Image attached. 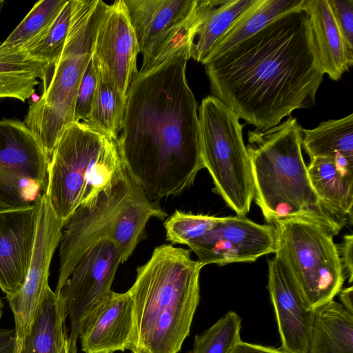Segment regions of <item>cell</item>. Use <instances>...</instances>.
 Here are the masks:
<instances>
[{
  "mask_svg": "<svg viewBox=\"0 0 353 353\" xmlns=\"http://www.w3.org/2000/svg\"><path fill=\"white\" fill-rule=\"evenodd\" d=\"M215 97L260 130L316 104L324 72L302 8L276 19L205 64Z\"/></svg>",
  "mask_w": 353,
  "mask_h": 353,
  "instance_id": "1",
  "label": "cell"
},
{
  "mask_svg": "<svg viewBox=\"0 0 353 353\" xmlns=\"http://www.w3.org/2000/svg\"><path fill=\"white\" fill-rule=\"evenodd\" d=\"M190 48L133 77L116 140L123 163L153 201L175 196L204 168L197 103L185 77Z\"/></svg>",
  "mask_w": 353,
  "mask_h": 353,
  "instance_id": "2",
  "label": "cell"
},
{
  "mask_svg": "<svg viewBox=\"0 0 353 353\" xmlns=\"http://www.w3.org/2000/svg\"><path fill=\"white\" fill-rule=\"evenodd\" d=\"M203 265L190 250L162 245L137 270L128 290L134 305L136 340L131 353H179L190 332L200 301Z\"/></svg>",
  "mask_w": 353,
  "mask_h": 353,
  "instance_id": "3",
  "label": "cell"
},
{
  "mask_svg": "<svg viewBox=\"0 0 353 353\" xmlns=\"http://www.w3.org/2000/svg\"><path fill=\"white\" fill-rule=\"evenodd\" d=\"M301 128L290 115L274 127L248 132L254 199L270 225L304 219L335 236L347 223L325 209L312 186L302 155Z\"/></svg>",
  "mask_w": 353,
  "mask_h": 353,
  "instance_id": "4",
  "label": "cell"
},
{
  "mask_svg": "<svg viewBox=\"0 0 353 353\" xmlns=\"http://www.w3.org/2000/svg\"><path fill=\"white\" fill-rule=\"evenodd\" d=\"M167 216L125 169L109 188L80 205L65 221L59 244L55 292H60L79 261L94 244L103 239L112 241L124 263L141 241L150 219Z\"/></svg>",
  "mask_w": 353,
  "mask_h": 353,
  "instance_id": "5",
  "label": "cell"
},
{
  "mask_svg": "<svg viewBox=\"0 0 353 353\" xmlns=\"http://www.w3.org/2000/svg\"><path fill=\"white\" fill-rule=\"evenodd\" d=\"M108 7L101 0H72L70 24L61 56L50 66L51 77L43 80L40 98L29 105L23 122L49 159L64 128L74 122L77 92Z\"/></svg>",
  "mask_w": 353,
  "mask_h": 353,
  "instance_id": "6",
  "label": "cell"
},
{
  "mask_svg": "<svg viewBox=\"0 0 353 353\" xmlns=\"http://www.w3.org/2000/svg\"><path fill=\"white\" fill-rule=\"evenodd\" d=\"M125 170L115 139L83 122L70 123L60 136L48 167L46 194L54 214L65 221Z\"/></svg>",
  "mask_w": 353,
  "mask_h": 353,
  "instance_id": "7",
  "label": "cell"
},
{
  "mask_svg": "<svg viewBox=\"0 0 353 353\" xmlns=\"http://www.w3.org/2000/svg\"><path fill=\"white\" fill-rule=\"evenodd\" d=\"M275 228V258L299 290L307 307L316 310L341 290L345 276L334 235L321 225L294 219Z\"/></svg>",
  "mask_w": 353,
  "mask_h": 353,
  "instance_id": "8",
  "label": "cell"
},
{
  "mask_svg": "<svg viewBox=\"0 0 353 353\" xmlns=\"http://www.w3.org/2000/svg\"><path fill=\"white\" fill-rule=\"evenodd\" d=\"M198 119L204 168L212 178L215 191L237 216H245L254 190L240 119L212 95L203 99Z\"/></svg>",
  "mask_w": 353,
  "mask_h": 353,
  "instance_id": "9",
  "label": "cell"
},
{
  "mask_svg": "<svg viewBox=\"0 0 353 353\" xmlns=\"http://www.w3.org/2000/svg\"><path fill=\"white\" fill-rule=\"evenodd\" d=\"M123 1L143 57L139 73L157 67L182 48H190L203 0Z\"/></svg>",
  "mask_w": 353,
  "mask_h": 353,
  "instance_id": "10",
  "label": "cell"
},
{
  "mask_svg": "<svg viewBox=\"0 0 353 353\" xmlns=\"http://www.w3.org/2000/svg\"><path fill=\"white\" fill-rule=\"evenodd\" d=\"M50 159L23 121L0 120V208L37 203L46 193Z\"/></svg>",
  "mask_w": 353,
  "mask_h": 353,
  "instance_id": "11",
  "label": "cell"
},
{
  "mask_svg": "<svg viewBox=\"0 0 353 353\" xmlns=\"http://www.w3.org/2000/svg\"><path fill=\"white\" fill-rule=\"evenodd\" d=\"M121 256L110 239L94 244L81 258L59 292L70 323L69 336L79 338L87 318L112 291L111 286Z\"/></svg>",
  "mask_w": 353,
  "mask_h": 353,
  "instance_id": "12",
  "label": "cell"
},
{
  "mask_svg": "<svg viewBox=\"0 0 353 353\" xmlns=\"http://www.w3.org/2000/svg\"><path fill=\"white\" fill-rule=\"evenodd\" d=\"M64 223L54 214L44 193L39 201L34 248L25 281L17 294L6 297L14 319L17 350L50 288V266Z\"/></svg>",
  "mask_w": 353,
  "mask_h": 353,
  "instance_id": "13",
  "label": "cell"
},
{
  "mask_svg": "<svg viewBox=\"0 0 353 353\" xmlns=\"http://www.w3.org/2000/svg\"><path fill=\"white\" fill-rule=\"evenodd\" d=\"M274 225L256 223L245 216L221 217L219 221L187 245L205 266L254 262L275 250Z\"/></svg>",
  "mask_w": 353,
  "mask_h": 353,
  "instance_id": "14",
  "label": "cell"
},
{
  "mask_svg": "<svg viewBox=\"0 0 353 353\" xmlns=\"http://www.w3.org/2000/svg\"><path fill=\"white\" fill-rule=\"evenodd\" d=\"M139 47L123 0L109 5L99 26L92 61L126 101L133 77L137 73Z\"/></svg>",
  "mask_w": 353,
  "mask_h": 353,
  "instance_id": "15",
  "label": "cell"
},
{
  "mask_svg": "<svg viewBox=\"0 0 353 353\" xmlns=\"http://www.w3.org/2000/svg\"><path fill=\"white\" fill-rule=\"evenodd\" d=\"M39 210V201L26 206L0 208V289L6 297L17 294L25 281L34 248Z\"/></svg>",
  "mask_w": 353,
  "mask_h": 353,
  "instance_id": "16",
  "label": "cell"
},
{
  "mask_svg": "<svg viewBox=\"0 0 353 353\" xmlns=\"http://www.w3.org/2000/svg\"><path fill=\"white\" fill-rule=\"evenodd\" d=\"M79 338L84 353L132 352L136 333L130 291H112L85 321Z\"/></svg>",
  "mask_w": 353,
  "mask_h": 353,
  "instance_id": "17",
  "label": "cell"
},
{
  "mask_svg": "<svg viewBox=\"0 0 353 353\" xmlns=\"http://www.w3.org/2000/svg\"><path fill=\"white\" fill-rule=\"evenodd\" d=\"M281 339L286 353H308L314 310H310L299 290L279 261H268L267 285Z\"/></svg>",
  "mask_w": 353,
  "mask_h": 353,
  "instance_id": "18",
  "label": "cell"
},
{
  "mask_svg": "<svg viewBox=\"0 0 353 353\" xmlns=\"http://www.w3.org/2000/svg\"><path fill=\"white\" fill-rule=\"evenodd\" d=\"M319 59L325 74L338 81L353 63V48L343 39L327 0H304Z\"/></svg>",
  "mask_w": 353,
  "mask_h": 353,
  "instance_id": "19",
  "label": "cell"
},
{
  "mask_svg": "<svg viewBox=\"0 0 353 353\" xmlns=\"http://www.w3.org/2000/svg\"><path fill=\"white\" fill-rule=\"evenodd\" d=\"M307 167L312 186L325 209L351 224L353 172L345 170L334 159L328 157L310 159Z\"/></svg>",
  "mask_w": 353,
  "mask_h": 353,
  "instance_id": "20",
  "label": "cell"
},
{
  "mask_svg": "<svg viewBox=\"0 0 353 353\" xmlns=\"http://www.w3.org/2000/svg\"><path fill=\"white\" fill-rule=\"evenodd\" d=\"M256 0H205L192 34L190 57L205 64L219 39Z\"/></svg>",
  "mask_w": 353,
  "mask_h": 353,
  "instance_id": "21",
  "label": "cell"
},
{
  "mask_svg": "<svg viewBox=\"0 0 353 353\" xmlns=\"http://www.w3.org/2000/svg\"><path fill=\"white\" fill-rule=\"evenodd\" d=\"M67 316L61 294L48 288L17 353H60L68 336L65 328Z\"/></svg>",
  "mask_w": 353,
  "mask_h": 353,
  "instance_id": "22",
  "label": "cell"
},
{
  "mask_svg": "<svg viewBox=\"0 0 353 353\" xmlns=\"http://www.w3.org/2000/svg\"><path fill=\"white\" fill-rule=\"evenodd\" d=\"M301 145L310 159L332 158L353 172V114L322 121L314 129L301 128Z\"/></svg>",
  "mask_w": 353,
  "mask_h": 353,
  "instance_id": "23",
  "label": "cell"
},
{
  "mask_svg": "<svg viewBox=\"0 0 353 353\" xmlns=\"http://www.w3.org/2000/svg\"><path fill=\"white\" fill-rule=\"evenodd\" d=\"M308 353H353V313L334 300L314 310Z\"/></svg>",
  "mask_w": 353,
  "mask_h": 353,
  "instance_id": "24",
  "label": "cell"
},
{
  "mask_svg": "<svg viewBox=\"0 0 353 353\" xmlns=\"http://www.w3.org/2000/svg\"><path fill=\"white\" fill-rule=\"evenodd\" d=\"M48 68L31 58L21 46H0V99L26 101L34 94L38 79L44 78Z\"/></svg>",
  "mask_w": 353,
  "mask_h": 353,
  "instance_id": "25",
  "label": "cell"
},
{
  "mask_svg": "<svg viewBox=\"0 0 353 353\" xmlns=\"http://www.w3.org/2000/svg\"><path fill=\"white\" fill-rule=\"evenodd\" d=\"M304 0H256L216 42L208 61L254 35L279 17L301 9Z\"/></svg>",
  "mask_w": 353,
  "mask_h": 353,
  "instance_id": "26",
  "label": "cell"
},
{
  "mask_svg": "<svg viewBox=\"0 0 353 353\" xmlns=\"http://www.w3.org/2000/svg\"><path fill=\"white\" fill-rule=\"evenodd\" d=\"M97 85L88 120L94 130L117 140L121 130L126 101L110 80L94 65Z\"/></svg>",
  "mask_w": 353,
  "mask_h": 353,
  "instance_id": "27",
  "label": "cell"
},
{
  "mask_svg": "<svg viewBox=\"0 0 353 353\" xmlns=\"http://www.w3.org/2000/svg\"><path fill=\"white\" fill-rule=\"evenodd\" d=\"M72 9V0H68L50 26L31 41L21 46L32 59L53 66L64 47Z\"/></svg>",
  "mask_w": 353,
  "mask_h": 353,
  "instance_id": "28",
  "label": "cell"
},
{
  "mask_svg": "<svg viewBox=\"0 0 353 353\" xmlns=\"http://www.w3.org/2000/svg\"><path fill=\"white\" fill-rule=\"evenodd\" d=\"M241 319L229 311L204 332L194 336L186 353H229L241 339Z\"/></svg>",
  "mask_w": 353,
  "mask_h": 353,
  "instance_id": "29",
  "label": "cell"
},
{
  "mask_svg": "<svg viewBox=\"0 0 353 353\" xmlns=\"http://www.w3.org/2000/svg\"><path fill=\"white\" fill-rule=\"evenodd\" d=\"M68 0L37 1L23 19L1 43L2 47L23 46L42 33L54 21Z\"/></svg>",
  "mask_w": 353,
  "mask_h": 353,
  "instance_id": "30",
  "label": "cell"
},
{
  "mask_svg": "<svg viewBox=\"0 0 353 353\" xmlns=\"http://www.w3.org/2000/svg\"><path fill=\"white\" fill-rule=\"evenodd\" d=\"M221 217L176 210L165 222L166 238L172 244L186 245L211 230Z\"/></svg>",
  "mask_w": 353,
  "mask_h": 353,
  "instance_id": "31",
  "label": "cell"
},
{
  "mask_svg": "<svg viewBox=\"0 0 353 353\" xmlns=\"http://www.w3.org/2000/svg\"><path fill=\"white\" fill-rule=\"evenodd\" d=\"M97 85V73L92 59L83 74L77 92L74 122L85 123L90 115Z\"/></svg>",
  "mask_w": 353,
  "mask_h": 353,
  "instance_id": "32",
  "label": "cell"
},
{
  "mask_svg": "<svg viewBox=\"0 0 353 353\" xmlns=\"http://www.w3.org/2000/svg\"><path fill=\"white\" fill-rule=\"evenodd\" d=\"M327 3L343 39L353 48V0H327Z\"/></svg>",
  "mask_w": 353,
  "mask_h": 353,
  "instance_id": "33",
  "label": "cell"
},
{
  "mask_svg": "<svg viewBox=\"0 0 353 353\" xmlns=\"http://www.w3.org/2000/svg\"><path fill=\"white\" fill-rule=\"evenodd\" d=\"M337 247L345 279L351 284L353 281V235H344L342 243Z\"/></svg>",
  "mask_w": 353,
  "mask_h": 353,
  "instance_id": "34",
  "label": "cell"
},
{
  "mask_svg": "<svg viewBox=\"0 0 353 353\" xmlns=\"http://www.w3.org/2000/svg\"><path fill=\"white\" fill-rule=\"evenodd\" d=\"M229 353H286L281 348L255 344L243 341H239Z\"/></svg>",
  "mask_w": 353,
  "mask_h": 353,
  "instance_id": "35",
  "label": "cell"
},
{
  "mask_svg": "<svg viewBox=\"0 0 353 353\" xmlns=\"http://www.w3.org/2000/svg\"><path fill=\"white\" fill-rule=\"evenodd\" d=\"M0 353H17L14 329L0 328Z\"/></svg>",
  "mask_w": 353,
  "mask_h": 353,
  "instance_id": "36",
  "label": "cell"
},
{
  "mask_svg": "<svg viewBox=\"0 0 353 353\" xmlns=\"http://www.w3.org/2000/svg\"><path fill=\"white\" fill-rule=\"evenodd\" d=\"M341 304L350 312L353 313V287L342 288L339 292Z\"/></svg>",
  "mask_w": 353,
  "mask_h": 353,
  "instance_id": "37",
  "label": "cell"
},
{
  "mask_svg": "<svg viewBox=\"0 0 353 353\" xmlns=\"http://www.w3.org/2000/svg\"><path fill=\"white\" fill-rule=\"evenodd\" d=\"M60 353H69V350H68V336H67V338L65 339V341H64V343L62 346V348L60 351Z\"/></svg>",
  "mask_w": 353,
  "mask_h": 353,
  "instance_id": "38",
  "label": "cell"
},
{
  "mask_svg": "<svg viewBox=\"0 0 353 353\" xmlns=\"http://www.w3.org/2000/svg\"><path fill=\"white\" fill-rule=\"evenodd\" d=\"M3 307V304L1 301V300L0 299V318L1 317V315H2V309Z\"/></svg>",
  "mask_w": 353,
  "mask_h": 353,
  "instance_id": "39",
  "label": "cell"
},
{
  "mask_svg": "<svg viewBox=\"0 0 353 353\" xmlns=\"http://www.w3.org/2000/svg\"><path fill=\"white\" fill-rule=\"evenodd\" d=\"M5 1L3 0H0V13L3 9Z\"/></svg>",
  "mask_w": 353,
  "mask_h": 353,
  "instance_id": "40",
  "label": "cell"
},
{
  "mask_svg": "<svg viewBox=\"0 0 353 353\" xmlns=\"http://www.w3.org/2000/svg\"><path fill=\"white\" fill-rule=\"evenodd\" d=\"M69 353H77V350L74 348H71L69 351Z\"/></svg>",
  "mask_w": 353,
  "mask_h": 353,
  "instance_id": "41",
  "label": "cell"
}]
</instances>
